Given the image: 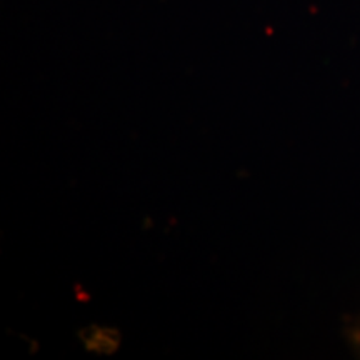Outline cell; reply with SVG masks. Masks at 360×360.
Wrapping results in <instances>:
<instances>
[{
    "label": "cell",
    "mask_w": 360,
    "mask_h": 360,
    "mask_svg": "<svg viewBox=\"0 0 360 360\" xmlns=\"http://www.w3.org/2000/svg\"><path fill=\"white\" fill-rule=\"evenodd\" d=\"M349 339L352 340V344L355 345V349L360 352V319L357 322H354V326H350V332H349Z\"/></svg>",
    "instance_id": "6da1fadb"
}]
</instances>
